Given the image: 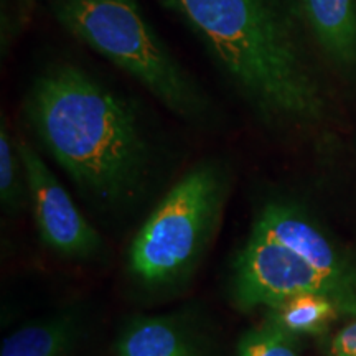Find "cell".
<instances>
[{
  "instance_id": "cell-2",
  "label": "cell",
  "mask_w": 356,
  "mask_h": 356,
  "mask_svg": "<svg viewBox=\"0 0 356 356\" xmlns=\"http://www.w3.org/2000/svg\"><path fill=\"white\" fill-rule=\"evenodd\" d=\"M200 40L261 118L312 122L325 97L284 0H157Z\"/></svg>"
},
{
  "instance_id": "cell-10",
  "label": "cell",
  "mask_w": 356,
  "mask_h": 356,
  "mask_svg": "<svg viewBox=\"0 0 356 356\" xmlns=\"http://www.w3.org/2000/svg\"><path fill=\"white\" fill-rule=\"evenodd\" d=\"M118 356H198L190 338L165 318H139L118 343Z\"/></svg>"
},
{
  "instance_id": "cell-4",
  "label": "cell",
  "mask_w": 356,
  "mask_h": 356,
  "mask_svg": "<svg viewBox=\"0 0 356 356\" xmlns=\"http://www.w3.org/2000/svg\"><path fill=\"white\" fill-rule=\"evenodd\" d=\"M228 195V177L218 163H200L177 181L144 222L131 246L134 274L165 284L191 266L210 238Z\"/></svg>"
},
{
  "instance_id": "cell-9",
  "label": "cell",
  "mask_w": 356,
  "mask_h": 356,
  "mask_svg": "<svg viewBox=\"0 0 356 356\" xmlns=\"http://www.w3.org/2000/svg\"><path fill=\"white\" fill-rule=\"evenodd\" d=\"M78 333L76 315H58L13 332L3 340L0 356H66Z\"/></svg>"
},
{
  "instance_id": "cell-12",
  "label": "cell",
  "mask_w": 356,
  "mask_h": 356,
  "mask_svg": "<svg viewBox=\"0 0 356 356\" xmlns=\"http://www.w3.org/2000/svg\"><path fill=\"white\" fill-rule=\"evenodd\" d=\"M0 198L3 208L10 213L25 210L30 202L24 160L3 121L0 129Z\"/></svg>"
},
{
  "instance_id": "cell-3",
  "label": "cell",
  "mask_w": 356,
  "mask_h": 356,
  "mask_svg": "<svg viewBox=\"0 0 356 356\" xmlns=\"http://www.w3.org/2000/svg\"><path fill=\"white\" fill-rule=\"evenodd\" d=\"M53 17L180 118L204 121L211 102L145 20L137 0H48Z\"/></svg>"
},
{
  "instance_id": "cell-8",
  "label": "cell",
  "mask_w": 356,
  "mask_h": 356,
  "mask_svg": "<svg viewBox=\"0 0 356 356\" xmlns=\"http://www.w3.org/2000/svg\"><path fill=\"white\" fill-rule=\"evenodd\" d=\"M315 42L337 66L356 68V0H297Z\"/></svg>"
},
{
  "instance_id": "cell-13",
  "label": "cell",
  "mask_w": 356,
  "mask_h": 356,
  "mask_svg": "<svg viewBox=\"0 0 356 356\" xmlns=\"http://www.w3.org/2000/svg\"><path fill=\"white\" fill-rule=\"evenodd\" d=\"M238 356H300L297 337L284 330L267 317L257 327L243 335L238 345Z\"/></svg>"
},
{
  "instance_id": "cell-6",
  "label": "cell",
  "mask_w": 356,
  "mask_h": 356,
  "mask_svg": "<svg viewBox=\"0 0 356 356\" xmlns=\"http://www.w3.org/2000/svg\"><path fill=\"white\" fill-rule=\"evenodd\" d=\"M17 149L24 160L30 203L43 243L68 257L86 259L95 256L101 248L97 231L79 213L37 150L22 137L17 139Z\"/></svg>"
},
{
  "instance_id": "cell-7",
  "label": "cell",
  "mask_w": 356,
  "mask_h": 356,
  "mask_svg": "<svg viewBox=\"0 0 356 356\" xmlns=\"http://www.w3.org/2000/svg\"><path fill=\"white\" fill-rule=\"evenodd\" d=\"M252 229L292 249L333 282L356 292V266L317 222L297 207L269 203L257 216Z\"/></svg>"
},
{
  "instance_id": "cell-11",
  "label": "cell",
  "mask_w": 356,
  "mask_h": 356,
  "mask_svg": "<svg viewBox=\"0 0 356 356\" xmlns=\"http://www.w3.org/2000/svg\"><path fill=\"white\" fill-rule=\"evenodd\" d=\"M338 312L340 309L330 297L320 293H302L270 309L267 317L297 337L322 333L337 318Z\"/></svg>"
},
{
  "instance_id": "cell-5",
  "label": "cell",
  "mask_w": 356,
  "mask_h": 356,
  "mask_svg": "<svg viewBox=\"0 0 356 356\" xmlns=\"http://www.w3.org/2000/svg\"><path fill=\"white\" fill-rule=\"evenodd\" d=\"M302 293L327 296L340 312L356 314V292L333 282L292 249L252 229L234 262L236 304L243 310L261 305L275 309Z\"/></svg>"
},
{
  "instance_id": "cell-14",
  "label": "cell",
  "mask_w": 356,
  "mask_h": 356,
  "mask_svg": "<svg viewBox=\"0 0 356 356\" xmlns=\"http://www.w3.org/2000/svg\"><path fill=\"white\" fill-rule=\"evenodd\" d=\"M332 356H356V322L333 338Z\"/></svg>"
},
{
  "instance_id": "cell-1",
  "label": "cell",
  "mask_w": 356,
  "mask_h": 356,
  "mask_svg": "<svg viewBox=\"0 0 356 356\" xmlns=\"http://www.w3.org/2000/svg\"><path fill=\"white\" fill-rule=\"evenodd\" d=\"M25 118L58 165L84 193L118 207L142 190L150 149L127 99L74 65H55L35 79Z\"/></svg>"
}]
</instances>
